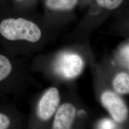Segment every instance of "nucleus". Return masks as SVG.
Segmentation results:
<instances>
[{"label": "nucleus", "mask_w": 129, "mask_h": 129, "mask_svg": "<svg viewBox=\"0 0 129 129\" xmlns=\"http://www.w3.org/2000/svg\"><path fill=\"white\" fill-rule=\"evenodd\" d=\"M37 23L11 7H0V46L7 52L22 42L37 43L41 39Z\"/></svg>", "instance_id": "1"}, {"label": "nucleus", "mask_w": 129, "mask_h": 129, "mask_svg": "<svg viewBox=\"0 0 129 129\" xmlns=\"http://www.w3.org/2000/svg\"><path fill=\"white\" fill-rule=\"evenodd\" d=\"M60 101V96L58 89L51 88L42 96L38 102L37 114L40 120L46 121L54 115Z\"/></svg>", "instance_id": "2"}, {"label": "nucleus", "mask_w": 129, "mask_h": 129, "mask_svg": "<svg viewBox=\"0 0 129 129\" xmlns=\"http://www.w3.org/2000/svg\"><path fill=\"white\" fill-rule=\"evenodd\" d=\"M83 67V60L79 55L65 53L58 61L56 70L66 78H74L81 72Z\"/></svg>", "instance_id": "3"}, {"label": "nucleus", "mask_w": 129, "mask_h": 129, "mask_svg": "<svg viewBox=\"0 0 129 129\" xmlns=\"http://www.w3.org/2000/svg\"><path fill=\"white\" fill-rule=\"evenodd\" d=\"M101 101L112 118L118 122L126 119L128 110L124 103L113 92L105 91L102 94Z\"/></svg>", "instance_id": "4"}, {"label": "nucleus", "mask_w": 129, "mask_h": 129, "mask_svg": "<svg viewBox=\"0 0 129 129\" xmlns=\"http://www.w3.org/2000/svg\"><path fill=\"white\" fill-rule=\"evenodd\" d=\"M76 109L70 103H64L58 108L53 122V128L70 129L74 120Z\"/></svg>", "instance_id": "5"}, {"label": "nucleus", "mask_w": 129, "mask_h": 129, "mask_svg": "<svg viewBox=\"0 0 129 129\" xmlns=\"http://www.w3.org/2000/svg\"><path fill=\"white\" fill-rule=\"evenodd\" d=\"M13 72L14 64L12 59L0 52V85L12 78Z\"/></svg>", "instance_id": "6"}, {"label": "nucleus", "mask_w": 129, "mask_h": 129, "mask_svg": "<svg viewBox=\"0 0 129 129\" xmlns=\"http://www.w3.org/2000/svg\"><path fill=\"white\" fill-rule=\"evenodd\" d=\"M78 0H46L47 8L52 10H70L77 4Z\"/></svg>", "instance_id": "7"}, {"label": "nucleus", "mask_w": 129, "mask_h": 129, "mask_svg": "<svg viewBox=\"0 0 129 129\" xmlns=\"http://www.w3.org/2000/svg\"><path fill=\"white\" fill-rule=\"evenodd\" d=\"M113 86L116 91L120 94H127L129 92V75L124 72L118 74L114 79Z\"/></svg>", "instance_id": "8"}, {"label": "nucleus", "mask_w": 129, "mask_h": 129, "mask_svg": "<svg viewBox=\"0 0 129 129\" xmlns=\"http://www.w3.org/2000/svg\"><path fill=\"white\" fill-rule=\"evenodd\" d=\"M13 127V116L8 112L0 111V129H7Z\"/></svg>", "instance_id": "9"}, {"label": "nucleus", "mask_w": 129, "mask_h": 129, "mask_svg": "<svg viewBox=\"0 0 129 129\" xmlns=\"http://www.w3.org/2000/svg\"><path fill=\"white\" fill-rule=\"evenodd\" d=\"M98 4L107 9H115L118 7L123 0H96Z\"/></svg>", "instance_id": "10"}, {"label": "nucleus", "mask_w": 129, "mask_h": 129, "mask_svg": "<svg viewBox=\"0 0 129 129\" xmlns=\"http://www.w3.org/2000/svg\"><path fill=\"white\" fill-rule=\"evenodd\" d=\"M116 125L114 122L109 119H104L101 121L99 124L101 129H110L115 128Z\"/></svg>", "instance_id": "11"}, {"label": "nucleus", "mask_w": 129, "mask_h": 129, "mask_svg": "<svg viewBox=\"0 0 129 129\" xmlns=\"http://www.w3.org/2000/svg\"><path fill=\"white\" fill-rule=\"evenodd\" d=\"M25 0H12V7L14 9L19 10Z\"/></svg>", "instance_id": "12"}, {"label": "nucleus", "mask_w": 129, "mask_h": 129, "mask_svg": "<svg viewBox=\"0 0 129 129\" xmlns=\"http://www.w3.org/2000/svg\"><path fill=\"white\" fill-rule=\"evenodd\" d=\"M129 46L127 45L123 48L121 51L122 55H123L124 59L128 64H129Z\"/></svg>", "instance_id": "13"}, {"label": "nucleus", "mask_w": 129, "mask_h": 129, "mask_svg": "<svg viewBox=\"0 0 129 129\" xmlns=\"http://www.w3.org/2000/svg\"><path fill=\"white\" fill-rule=\"evenodd\" d=\"M0 1H1V0H0Z\"/></svg>", "instance_id": "14"}]
</instances>
